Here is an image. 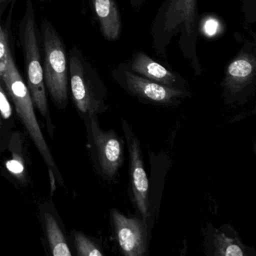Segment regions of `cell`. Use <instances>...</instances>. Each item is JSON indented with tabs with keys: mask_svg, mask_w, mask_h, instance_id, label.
<instances>
[{
	"mask_svg": "<svg viewBox=\"0 0 256 256\" xmlns=\"http://www.w3.org/2000/svg\"><path fill=\"white\" fill-rule=\"evenodd\" d=\"M198 4V0H164L151 26L152 47L156 55L167 60L168 47L178 36L179 48L197 77L203 72L197 54Z\"/></svg>",
	"mask_w": 256,
	"mask_h": 256,
	"instance_id": "obj_1",
	"label": "cell"
},
{
	"mask_svg": "<svg viewBox=\"0 0 256 256\" xmlns=\"http://www.w3.org/2000/svg\"><path fill=\"white\" fill-rule=\"evenodd\" d=\"M0 80L4 82L6 88L7 94L14 104L18 118L23 124L26 134L38 150L48 168L50 186L53 192L56 190V181L59 184H62L64 179L40 128L29 90L16 67L11 52L8 54L6 68Z\"/></svg>",
	"mask_w": 256,
	"mask_h": 256,
	"instance_id": "obj_2",
	"label": "cell"
},
{
	"mask_svg": "<svg viewBox=\"0 0 256 256\" xmlns=\"http://www.w3.org/2000/svg\"><path fill=\"white\" fill-rule=\"evenodd\" d=\"M19 38L24 56L26 86L34 107L44 119L50 138L54 136L55 127L52 120L48 102L43 68L37 38L35 10L31 0H26V8L19 24Z\"/></svg>",
	"mask_w": 256,
	"mask_h": 256,
	"instance_id": "obj_3",
	"label": "cell"
},
{
	"mask_svg": "<svg viewBox=\"0 0 256 256\" xmlns=\"http://www.w3.org/2000/svg\"><path fill=\"white\" fill-rule=\"evenodd\" d=\"M68 71L72 98L82 119L107 112L108 90L98 72L74 47L68 55Z\"/></svg>",
	"mask_w": 256,
	"mask_h": 256,
	"instance_id": "obj_4",
	"label": "cell"
},
{
	"mask_svg": "<svg viewBox=\"0 0 256 256\" xmlns=\"http://www.w3.org/2000/svg\"><path fill=\"white\" fill-rule=\"evenodd\" d=\"M41 36L44 50V84L54 104L64 110L68 102V55L62 38L47 19L42 23Z\"/></svg>",
	"mask_w": 256,
	"mask_h": 256,
	"instance_id": "obj_5",
	"label": "cell"
},
{
	"mask_svg": "<svg viewBox=\"0 0 256 256\" xmlns=\"http://www.w3.org/2000/svg\"><path fill=\"white\" fill-rule=\"evenodd\" d=\"M83 120L86 146L94 169L104 180L112 184L118 178L125 160L124 139L114 130H103L98 115H90Z\"/></svg>",
	"mask_w": 256,
	"mask_h": 256,
	"instance_id": "obj_6",
	"label": "cell"
},
{
	"mask_svg": "<svg viewBox=\"0 0 256 256\" xmlns=\"http://www.w3.org/2000/svg\"><path fill=\"white\" fill-rule=\"evenodd\" d=\"M220 86L226 106H242L256 90V43L246 41L226 66Z\"/></svg>",
	"mask_w": 256,
	"mask_h": 256,
	"instance_id": "obj_7",
	"label": "cell"
},
{
	"mask_svg": "<svg viewBox=\"0 0 256 256\" xmlns=\"http://www.w3.org/2000/svg\"><path fill=\"white\" fill-rule=\"evenodd\" d=\"M114 80L128 95L143 103L162 107H176L191 96L190 90L174 89L145 78L122 66L112 70Z\"/></svg>",
	"mask_w": 256,
	"mask_h": 256,
	"instance_id": "obj_8",
	"label": "cell"
},
{
	"mask_svg": "<svg viewBox=\"0 0 256 256\" xmlns=\"http://www.w3.org/2000/svg\"><path fill=\"white\" fill-rule=\"evenodd\" d=\"M28 134L13 128L0 140V174L18 188L30 182L32 166Z\"/></svg>",
	"mask_w": 256,
	"mask_h": 256,
	"instance_id": "obj_9",
	"label": "cell"
},
{
	"mask_svg": "<svg viewBox=\"0 0 256 256\" xmlns=\"http://www.w3.org/2000/svg\"><path fill=\"white\" fill-rule=\"evenodd\" d=\"M121 125L124 130V137L130 157L128 178L130 192L132 202L140 218L148 221L150 217L149 190L150 184L140 140L133 132L131 126L124 118H121Z\"/></svg>",
	"mask_w": 256,
	"mask_h": 256,
	"instance_id": "obj_10",
	"label": "cell"
},
{
	"mask_svg": "<svg viewBox=\"0 0 256 256\" xmlns=\"http://www.w3.org/2000/svg\"><path fill=\"white\" fill-rule=\"evenodd\" d=\"M110 224L118 246L122 254L143 256L148 250V223L140 217H127L120 211L112 209Z\"/></svg>",
	"mask_w": 256,
	"mask_h": 256,
	"instance_id": "obj_11",
	"label": "cell"
},
{
	"mask_svg": "<svg viewBox=\"0 0 256 256\" xmlns=\"http://www.w3.org/2000/svg\"><path fill=\"white\" fill-rule=\"evenodd\" d=\"M127 70L145 78L174 89L188 90V84L179 73L172 71L142 50H136L127 62H121Z\"/></svg>",
	"mask_w": 256,
	"mask_h": 256,
	"instance_id": "obj_12",
	"label": "cell"
},
{
	"mask_svg": "<svg viewBox=\"0 0 256 256\" xmlns=\"http://www.w3.org/2000/svg\"><path fill=\"white\" fill-rule=\"evenodd\" d=\"M206 254L215 256H250L256 254L254 248L244 245L238 232L230 224L218 228L208 226L205 233Z\"/></svg>",
	"mask_w": 256,
	"mask_h": 256,
	"instance_id": "obj_13",
	"label": "cell"
},
{
	"mask_svg": "<svg viewBox=\"0 0 256 256\" xmlns=\"http://www.w3.org/2000/svg\"><path fill=\"white\" fill-rule=\"evenodd\" d=\"M40 216L49 253L54 256H72L62 220L52 202L41 205Z\"/></svg>",
	"mask_w": 256,
	"mask_h": 256,
	"instance_id": "obj_14",
	"label": "cell"
},
{
	"mask_svg": "<svg viewBox=\"0 0 256 256\" xmlns=\"http://www.w3.org/2000/svg\"><path fill=\"white\" fill-rule=\"evenodd\" d=\"M90 4L104 40L118 41L122 32V20L116 0H90Z\"/></svg>",
	"mask_w": 256,
	"mask_h": 256,
	"instance_id": "obj_15",
	"label": "cell"
},
{
	"mask_svg": "<svg viewBox=\"0 0 256 256\" xmlns=\"http://www.w3.org/2000/svg\"><path fill=\"white\" fill-rule=\"evenodd\" d=\"M71 238L76 254L78 256H104L101 246L96 240L78 230L71 232Z\"/></svg>",
	"mask_w": 256,
	"mask_h": 256,
	"instance_id": "obj_16",
	"label": "cell"
},
{
	"mask_svg": "<svg viewBox=\"0 0 256 256\" xmlns=\"http://www.w3.org/2000/svg\"><path fill=\"white\" fill-rule=\"evenodd\" d=\"M0 114L5 122L8 131L14 128L16 118H18L14 110V104H12L11 98L8 95L4 86L0 83Z\"/></svg>",
	"mask_w": 256,
	"mask_h": 256,
	"instance_id": "obj_17",
	"label": "cell"
},
{
	"mask_svg": "<svg viewBox=\"0 0 256 256\" xmlns=\"http://www.w3.org/2000/svg\"><path fill=\"white\" fill-rule=\"evenodd\" d=\"M246 28L256 23V0H240Z\"/></svg>",
	"mask_w": 256,
	"mask_h": 256,
	"instance_id": "obj_18",
	"label": "cell"
},
{
	"mask_svg": "<svg viewBox=\"0 0 256 256\" xmlns=\"http://www.w3.org/2000/svg\"><path fill=\"white\" fill-rule=\"evenodd\" d=\"M6 35L0 26V78L6 68L7 61L10 53Z\"/></svg>",
	"mask_w": 256,
	"mask_h": 256,
	"instance_id": "obj_19",
	"label": "cell"
},
{
	"mask_svg": "<svg viewBox=\"0 0 256 256\" xmlns=\"http://www.w3.org/2000/svg\"><path fill=\"white\" fill-rule=\"evenodd\" d=\"M216 22L214 19H210V20H206L205 23L204 28V32L208 36H214L215 35L216 32H218L217 29H218V23Z\"/></svg>",
	"mask_w": 256,
	"mask_h": 256,
	"instance_id": "obj_20",
	"label": "cell"
},
{
	"mask_svg": "<svg viewBox=\"0 0 256 256\" xmlns=\"http://www.w3.org/2000/svg\"><path fill=\"white\" fill-rule=\"evenodd\" d=\"M146 1L148 0H130V2L132 8L136 10H140Z\"/></svg>",
	"mask_w": 256,
	"mask_h": 256,
	"instance_id": "obj_21",
	"label": "cell"
},
{
	"mask_svg": "<svg viewBox=\"0 0 256 256\" xmlns=\"http://www.w3.org/2000/svg\"><path fill=\"white\" fill-rule=\"evenodd\" d=\"M8 130H7L5 122H4V120H2V116L0 114V140L2 138V136L8 132Z\"/></svg>",
	"mask_w": 256,
	"mask_h": 256,
	"instance_id": "obj_22",
	"label": "cell"
},
{
	"mask_svg": "<svg viewBox=\"0 0 256 256\" xmlns=\"http://www.w3.org/2000/svg\"><path fill=\"white\" fill-rule=\"evenodd\" d=\"M8 4V0H0V16L4 12Z\"/></svg>",
	"mask_w": 256,
	"mask_h": 256,
	"instance_id": "obj_23",
	"label": "cell"
},
{
	"mask_svg": "<svg viewBox=\"0 0 256 256\" xmlns=\"http://www.w3.org/2000/svg\"><path fill=\"white\" fill-rule=\"evenodd\" d=\"M37 1H40V2H48V1H52V0H37Z\"/></svg>",
	"mask_w": 256,
	"mask_h": 256,
	"instance_id": "obj_24",
	"label": "cell"
}]
</instances>
